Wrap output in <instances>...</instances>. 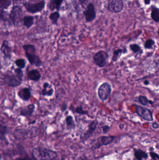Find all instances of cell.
<instances>
[{
    "mask_svg": "<svg viewBox=\"0 0 159 160\" xmlns=\"http://www.w3.org/2000/svg\"><path fill=\"white\" fill-rule=\"evenodd\" d=\"M24 50L25 55L28 62L31 66H34L36 68L42 66L43 62L40 56L36 54V49L35 46L33 44H25L22 46Z\"/></svg>",
    "mask_w": 159,
    "mask_h": 160,
    "instance_id": "6da1fadb",
    "label": "cell"
},
{
    "mask_svg": "<svg viewBox=\"0 0 159 160\" xmlns=\"http://www.w3.org/2000/svg\"><path fill=\"white\" fill-rule=\"evenodd\" d=\"M31 155L38 160H57L58 157L56 151L40 146L33 149Z\"/></svg>",
    "mask_w": 159,
    "mask_h": 160,
    "instance_id": "7a4b0ae2",
    "label": "cell"
},
{
    "mask_svg": "<svg viewBox=\"0 0 159 160\" xmlns=\"http://www.w3.org/2000/svg\"><path fill=\"white\" fill-rule=\"evenodd\" d=\"M3 80L5 84L12 88L19 87L23 82V81L20 80L15 73L10 70H6L4 73Z\"/></svg>",
    "mask_w": 159,
    "mask_h": 160,
    "instance_id": "3957f363",
    "label": "cell"
},
{
    "mask_svg": "<svg viewBox=\"0 0 159 160\" xmlns=\"http://www.w3.org/2000/svg\"><path fill=\"white\" fill-rule=\"evenodd\" d=\"M23 10L20 6L16 5L12 7L9 17L13 25L16 27H19L23 22Z\"/></svg>",
    "mask_w": 159,
    "mask_h": 160,
    "instance_id": "277c9868",
    "label": "cell"
},
{
    "mask_svg": "<svg viewBox=\"0 0 159 160\" xmlns=\"http://www.w3.org/2000/svg\"><path fill=\"white\" fill-rule=\"evenodd\" d=\"M109 59V55L106 51L99 50L93 55L92 57L94 64L99 68H104L106 65Z\"/></svg>",
    "mask_w": 159,
    "mask_h": 160,
    "instance_id": "5b68a950",
    "label": "cell"
},
{
    "mask_svg": "<svg viewBox=\"0 0 159 160\" xmlns=\"http://www.w3.org/2000/svg\"><path fill=\"white\" fill-rule=\"evenodd\" d=\"M112 93V88L109 82H104L100 85L98 89V96L102 101H106L110 98Z\"/></svg>",
    "mask_w": 159,
    "mask_h": 160,
    "instance_id": "8992f818",
    "label": "cell"
},
{
    "mask_svg": "<svg viewBox=\"0 0 159 160\" xmlns=\"http://www.w3.org/2000/svg\"><path fill=\"white\" fill-rule=\"evenodd\" d=\"M23 5L28 12L32 14H35L40 12L44 9L45 6V1H42L35 4L25 2Z\"/></svg>",
    "mask_w": 159,
    "mask_h": 160,
    "instance_id": "52a82bcc",
    "label": "cell"
},
{
    "mask_svg": "<svg viewBox=\"0 0 159 160\" xmlns=\"http://www.w3.org/2000/svg\"><path fill=\"white\" fill-rule=\"evenodd\" d=\"M133 105L135 106V112L143 119L148 121L153 120V112L149 109L137 104Z\"/></svg>",
    "mask_w": 159,
    "mask_h": 160,
    "instance_id": "ba28073f",
    "label": "cell"
},
{
    "mask_svg": "<svg viewBox=\"0 0 159 160\" xmlns=\"http://www.w3.org/2000/svg\"><path fill=\"white\" fill-rule=\"evenodd\" d=\"M1 52L5 61L11 60L12 48L8 40L3 41L1 47Z\"/></svg>",
    "mask_w": 159,
    "mask_h": 160,
    "instance_id": "9c48e42d",
    "label": "cell"
},
{
    "mask_svg": "<svg viewBox=\"0 0 159 160\" xmlns=\"http://www.w3.org/2000/svg\"><path fill=\"white\" fill-rule=\"evenodd\" d=\"M115 137L113 136H102L97 139L93 145V148L98 149L103 146H107L110 144L115 140Z\"/></svg>",
    "mask_w": 159,
    "mask_h": 160,
    "instance_id": "30bf717a",
    "label": "cell"
},
{
    "mask_svg": "<svg viewBox=\"0 0 159 160\" xmlns=\"http://www.w3.org/2000/svg\"><path fill=\"white\" fill-rule=\"evenodd\" d=\"M85 20L87 23L92 22L96 17V12L95 11L94 5L92 3L89 4L84 11Z\"/></svg>",
    "mask_w": 159,
    "mask_h": 160,
    "instance_id": "8fae6325",
    "label": "cell"
},
{
    "mask_svg": "<svg viewBox=\"0 0 159 160\" xmlns=\"http://www.w3.org/2000/svg\"><path fill=\"white\" fill-rule=\"evenodd\" d=\"M99 125V121L97 119H95L89 125L88 129L83 134L82 136V139L85 141H87L92 136L96 130L97 129V126Z\"/></svg>",
    "mask_w": 159,
    "mask_h": 160,
    "instance_id": "7c38bea8",
    "label": "cell"
},
{
    "mask_svg": "<svg viewBox=\"0 0 159 160\" xmlns=\"http://www.w3.org/2000/svg\"><path fill=\"white\" fill-rule=\"evenodd\" d=\"M124 4L123 0H113L109 4L108 9L113 13H119L124 9Z\"/></svg>",
    "mask_w": 159,
    "mask_h": 160,
    "instance_id": "4fadbf2b",
    "label": "cell"
},
{
    "mask_svg": "<svg viewBox=\"0 0 159 160\" xmlns=\"http://www.w3.org/2000/svg\"><path fill=\"white\" fill-rule=\"evenodd\" d=\"M17 96L23 101H28L32 96L31 89L25 87L21 88L17 91Z\"/></svg>",
    "mask_w": 159,
    "mask_h": 160,
    "instance_id": "5bb4252c",
    "label": "cell"
},
{
    "mask_svg": "<svg viewBox=\"0 0 159 160\" xmlns=\"http://www.w3.org/2000/svg\"><path fill=\"white\" fill-rule=\"evenodd\" d=\"M35 109V104H30L28 105L22 107L20 111V116L25 117H31L32 116Z\"/></svg>",
    "mask_w": 159,
    "mask_h": 160,
    "instance_id": "9a60e30c",
    "label": "cell"
},
{
    "mask_svg": "<svg viewBox=\"0 0 159 160\" xmlns=\"http://www.w3.org/2000/svg\"><path fill=\"white\" fill-rule=\"evenodd\" d=\"M49 82L46 81L43 84V89L42 90V94L44 96L51 97L54 93V89Z\"/></svg>",
    "mask_w": 159,
    "mask_h": 160,
    "instance_id": "2e32d148",
    "label": "cell"
},
{
    "mask_svg": "<svg viewBox=\"0 0 159 160\" xmlns=\"http://www.w3.org/2000/svg\"><path fill=\"white\" fill-rule=\"evenodd\" d=\"M28 77L31 81L38 82L42 77V75L40 71L37 69L30 70L28 73Z\"/></svg>",
    "mask_w": 159,
    "mask_h": 160,
    "instance_id": "e0dca14e",
    "label": "cell"
},
{
    "mask_svg": "<svg viewBox=\"0 0 159 160\" xmlns=\"http://www.w3.org/2000/svg\"><path fill=\"white\" fill-rule=\"evenodd\" d=\"M64 0H50L48 4V9L53 11L55 9L59 11Z\"/></svg>",
    "mask_w": 159,
    "mask_h": 160,
    "instance_id": "ac0fdd59",
    "label": "cell"
},
{
    "mask_svg": "<svg viewBox=\"0 0 159 160\" xmlns=\"http://www.w3.org/2000/svg\"><path fill=\"white\" fill-rule=\"evenodd\" d=\"M23 24L27 27L28 29H30L34 24V17L31 16H26L23 17Z\"/></svg>",
    "mask_w": 159,
    "mask_h": 160,
    "instance_id": "d6986e66",
    "label": "cell"
},
{
    "mask_svg": "<svg viewBox=\"0 0 159 160\" xmlns=\"http://www.w3.org/2000/svg\"><path fill=\"white\" fill-rule=\"evenodd\" d=\"M65 123H66L67 128L69 130L75 129L76 125L75 123L74 118L72 115H68L65 118Z\"/></svg>",
    "mask_w": 159,
    "mask_h": 160,
    "instance_id": "ffe728a7",
    "label": "cell"
},
{
    "mask_svg": "<svg viewBox=\"0 0 159 160\" xmlns=\"http://www.w3.org/2000/svg\"><path fill=\"white\" fill-rule=\"evenodd\" d=\"M134 151V156L137 160H142L143 158L148 159V154L140 149H135Z\"/></svg>",
    "mask_w": 159,
    "mask_h": 160,
    "instance_id": "44dd1931",
    "label": "cell"
},
{
    "mask_svg": "<svg viewBox=\"0 0 159 160\" xmlns=\"http://www.w3.org/2000/svg\"><path fill=\"white\" fill-rule=\"evenodd\" d=\"M69 109L73 113H77V114L82 115H89L88 111L84 110L83 105H79L76 108H73L71 106Z\"/></svg>",
    "mask_w": 159,
    "mask_h": 160,
    "instance_id": "7402d4cb",
    "label": "cell"
},
{
    "mask_svg": "<svg viewBox=\"0 0 159 160\" xmlns=\"http://www.w3.org/2000/svg\"><path fill=\"white\" fill-rule=\"evenodd\" d=\"M151 16L152 19L156 23L159 22V9L155 6L151 7Z\"/></svg>",
    "mask_w": 159,
    "mask_h": 160,
    "instance_id": "603a6c76",
    "label": "cell"
},
{
    "mask_svg": "<svg viewBox=\"0 0 159 160\" xmlns=\"http://www.w3.org/2000/svg\"><path fill=\"white\" fill-rule=\"evenodd\" d=\"M8 133V128L7 126L0 125V139L1 141L6 140V135Z\"/></svg>",
    "mask_w": 159,
    "mask_h": 160,
    "instance_id": "cb8c5ba5",
    "label": "cell"
},
{
    "mask_svg": "<svg viewBox=\"0 0 159 160\" xmlns=\"http://www.w3.org/2000/svg\"><path fill=\"white\" fill-rule=\"evenodd\" d=\"M60 16L59 12L56 11L51 13L49 16V19L51 21L52 24L53 25H57V22Z\"/></svg>",
    "mask_w": 159,
    "mask_h": 160,
    "instance_id": "d4e9b609",
    "label": "cell"
},
{
    "mask_svg": "<svg viewBox=\"0 0 159 160\" xmlns=\"http://www.w3.org/2000/svg\"><path fill=\"white\" fill-rule=\"evenodd\" d=\"M124 53V50L121 48H118L117 49L115 50L113 52L111 60L114 62H115L119 60V59L120 58L122 54Z\"/></svg>",
    "mask_w": 159,
    "mask_h": 160,
    "instance_id": "484cf974",
    "label": "cell"
},
{
    "mask_svg": "<svg viewBox=\"0 0 159 160\" xmlns=\"http://www.w3.org/2000/svg\"><path fill=\"white\" fill-rule=\"evenodd\" d=\"M15 64L17 66V68H19L23 69L26 67V61L24 59H18L15 61Z\"/></svg>",
    "mask_w": 159,
    "mask_h": 160,
    "instance_id": "4316f807",
    "label": "cell"
},
{
    "mask_svg": "<svg viewBox=\"0 0 159 160\" xmlns=\"http://www.w3.org/2000/svg\"><path fill=\"white\" fill-rule=\"evenodd\" d=\"M11 5V0H0V7L2 9H7Z\"/></svg>",
    "mask_w": 159,
    "mask_h": 160,
    "instance_id": "83f0119b",
    "label": "cell"
},
{
    "mask_svg": "<svg viewBox=\"0 0 159 160\" xmlns=\"http://www.w3.org/2000/svg\"><path fill=\"white\" fill-rule=\"evenodd\" d=\"M138 100L139 103H140L143 106H147L149 104L150 100L146 96L141 95L138 97Z\"/></svg>",
    "mask_w": 159,
    "mask_h": 160,
    "instance_id": "f1b7e54d",
    "label": "cell"
},
{
    "mask_svg": "<svg viewBox=\"0 0 159 160\" xmlns=\"http://www.w3.org/2000/svg\"><path fill=\"white\" fill-rule=\"evenodd\" d=\"M155 42L153 39H147L145 42L144 47L147 49H152L153 46L155 45Z\"/></svg>",
    "mask_w": 159,
    "mask_h": 160,
    "instance_id": "f546056e",
    "label": "cell"
},
{
    "mask_svg": "<svg viewBox=\"0 0 159 160\" xmlns=\"http://www.w3.org/2000/svg\"><path fill=\"white\" fill-rule=\"evenodd\" d=\"M14 73L16 74V76L20 80L23 81V77L24 76V74H23V69L19 68H16L14 69Z\"/></svg>",
    "mask_w": 159,
    "mask_h": 160,
    "instance_id": "4dcf8cb0",
    "label": "cell"
},
{
    "mask_svg": "<svg viewBox=\"0 0 159 160\" xmlns=\"http://www.w3.org/2000/svg\"><path fill=\"white\" fill-rule=\"evenodd\" d=\"M129 48L134 53H137L141 50V47L137 44H132L129 45Z\"/></svg>",
    "mask_w": 159,
    "mask_h": 160,
    "instance_id": "1f68e13d",
    "label": "cell"
},
{
    "mask_svg": "<svg viewBox=\"0 0 159 160\" xmlns=\"http://www.w3.org/2000/svg\"><path fill=\"white\" fill-rule=\"evenodd\" d=\"M15 160H38L37 159L34 158L33 156H25L21 157H18L15 159Z\"/></svg>",
    "mask_w": 159,
    "mask_h": 160,
    "instance_id": "d6a6232c",
    "label": "cell"
},
{
    "mask_svg": "<svg viewBox=\"0 0 159 160\" xmlns=\"http://www.w3.org/2000/svg\"><path fill=\"white\" fill-rule=\"evenodd\" d=\"M6 13L4 11V9H1V19L4 22L7 21V15Z\"/></svg>",
    "mask_w": 159,
    "mask_h": 160,
    "instance_id": "836d02e7",
    "label": "cell"
},
{
    "mask_svg": "<svg viewBox=\"0 0 159 160\" xmlns=\"http://www.w3.org/2000/svg\"><path fill=\"white\" fill-rule=\"evenodd\" d=\"M150 155L153 160H159V155L153 152H150Z\"/></svg>",
    "mask_w": 159,
    "mask_h": 160,
    "instance_id": "e575fe53",
    "label": "cell"
},
{
    "mask_svg": "<svg viewBox=\"0 0 159 160\" xmlns=\"http://www.w3.org/2000/svg\"><path fill=\"white\" fill-rule=\"evenodd\" d=\"M103 133L104 134H106L110 130V127L108 125H105L102 126Z\"/></svg>",
    "mask_w": 159,
    "mask_h": 160,
    "instance_id": "d590c367",
    "label": "cell"
},
{
    "mask_svg": "<svg viewBox=\"0 0 159 160\" xmlns=\"http://www.w3.org/2000/svg\"><path fill=\"white\" fill-rule=\"evenodd\" d=\"M67 104L66 103H62L60 108V110L62 112H65L67 109Z\"/></svg>",
    "mask_w": 159,
    "mask_h": 160,
    "instance_id": "8d00e7d4",
    "label": "cell"
},
{
    "mask_svg": "<svg viewBox=\"0 0 159 160\" xmlns=\"http://www.w3.org/2000/svg\"><path fill=\"white\" fill-rule=\"evenodd\" d=\"M88 0H79V2L80 4L82 6L83 8H84L85 5L87 4Z\"/></svg>",
    "mask_w": 159,
    "mask_h": 160,
    "instance_id": "74e56055",
    "label": "cell"
},
{
    "mask_svg": "<svg viewBox=\"0 0 159 160\" xmlns=\"http://www.w3.org/2000/svg\"><path fill=\"white\" fill-rule=\"evenodd\" d=\"M152 127L153 128V129H158V128H159V125L158 123H157L154 122L153 123Z\"/></svg>",
    "mask_w": 159,
    "mask_h": 160,
    "instance_id": "f35d334b",
    "label": "cell"
},
{
    "mask_svg": "<svg viewBox=\"0 0 159 160\" xmlns=\"http://www.w3.org/2000/svg\"><path fill=\"white\" fill-rule=\"evenodd\" d=\"M144 1L145 4L146 5H150V2H151V0H144Z\"/></svg>",
    "mask_w": 159,
    "mask_h": 160,
    "instance_id": "ab89813d",
    "label": "cell"
},
{
    "mask_svg": "<svg viewBox=\"0 0 159 160\" xmlns=\"http://www.w3.org/2000/svg\"><path fill=\"white\" fill-rule=\"evenodd\" d=\"M144 84L145 85L148 86V85L150 84V81H149L148 80H145V81H144Z\"/></svg>",
    "mask_w": 159,
    "mask_h": 160,
    "instance_id": "60d3db41",
    "label": "cell"
},
{
    "mask_svg": "<svg viewBox=\"0 0 159 160\" xmlns=\"http://www.w3.org/2000/svg\"><path fill=\"white\" fill-rule=\"evenodd\" d=\"M158 36H159V28L158 30Z\"/></svg>",
    "mask_w": 159,
    "mask_h": 160,
    "instance_id": "b9f144b4",
    "label": "cell"
},
{
    "mask_svg": "<svg viewBox=\"0 0 159 160\" xmlns=\"http://www.w3.org/2000/svg\"><path fill=\"white\" fill-rule=\"evenodd\" d=\"M153 1H157V0H153Z\"/></svg>",
    "mask_w": 159,
    "mask_h": 160,
    "instance_id": "7bdbcfd3",
    "label": "cell"
}]
</instances>
